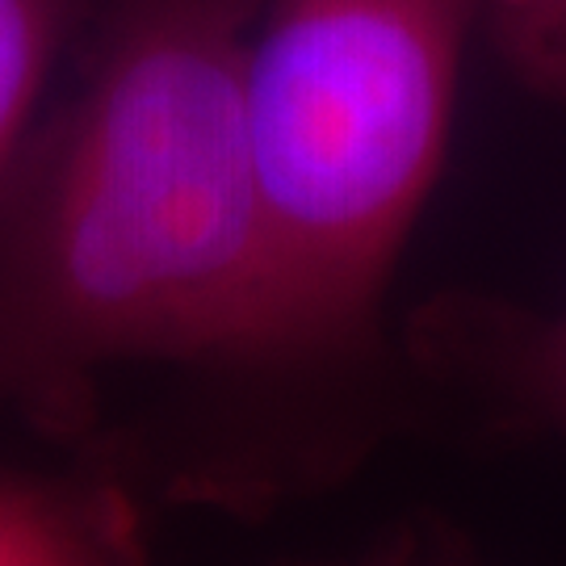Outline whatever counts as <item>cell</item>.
Returning <instances> with one entry per match:
<instances>
[{
	"mask_svg": "<svg viewBox=\"0 0 566 566\" xmlns=\"http://www.w3.org/2000/svg\"><path fill=\"white\" fill-rule=\"evenodd\" d=\"M261 0H118L0 202V407L76 420L102 374L252 365L269 252L243 63Z\"/></svg>",
	"mask_w": 566,
	"mask_h": 566,
	"instance_id": "1",
	"label": "cell"
},
{
	"mask_svg": "<svg viewBox=\"0 0 566 566\" xmlns=\"http://www.w3.org/2000/svg\"><path fill=\"white\" fill-rule=\"evenodd\" d=\"M470 0H261L243 93L261 189L264 369L374 348L446 168Z\"/></svg>",
	"mask_w": 566,
	"mask_h": 566,
	"instance_id": "2",
	"label": "cell"
},
{
	"mask_svg": "<svg viewBox=\"0 0 566 566\" xmlns=\"http://www.w3.org/2000/svg\"><path fill=\"white\" fill-rule=\"evenodd\" d=\"M420 361L470 395L495 424L566 441V306H525L449 294L416 319Z\"/></svg>",
	"mask_w": 566,
	"mask_h": 566,
	"instance_id": "3",
	"label": "cell"
},
{
	"mask_svg": "<svg viewBox=\"0 0 566 566\" xmlns=\"http://www.w3.org/2000/svg\"><path fill=\"white\" fill-rule=\"evenodd\" d=\"M0 566H151L114 483L0 465Z\"/></svg>",
	"mask_w": 566,
	"mask_h": 566,
	"instance_id": "4",
	"label": "cell"
},
{
	"mask_svg": "<svg viewBox=\"0 0 566 566\" xmlns=\"http://www.w3.org/2000/svg\"><path fill=\"white\" fill-rule=\"evenodd\" d=\"M72 13L76 0H0V202L25 160L34 109Z\"/></svg>",
	"mask_w": 566,
	"mask_h": 566,
	"instance_id": "5",
	"label": "cell"
},
{
	"mask_svg": "<svg viewBox=\"0 0 566 566\" xmlns=\"http://www.w3.org/2000/svg\"><path fill=\"white\" fill-rule=\"evenodd\" d=\"M507 63L566 102V0H486Z\"/></svg>",
	"mask_w": 566,
	"mask_h": 566,
	"instance_id": "6",
	"label": "cell"
},
{
	"mask_svg": "<svg viewBox=\"0 0 566 566\" xmlns=\"http://www.w3.org/2000/svg\"><path fill=\"white\" fill-rule=\"evenodd\" d=\"M390 566H483L462 537L446 528L424 533V528H403L390 533Z\"/></svg>",
	"mask_w": 566,
	"mask_h": 566,
	"instance_id": "7",
	"label": "cell"
},
{
	"mask_svg": "<svg viewBox=\"0 0 566 566\" xmlns=\"http://www.w3.org/2000/svg\"><path fill=\"white\" fill-rule=\"evenodd\" d=\"M327 566H390V537H386V542H374L369 549L344 558V563H327Z\"/></svg>",
	"mask_w": 566,
	"mask_h": 566,
	"instance_id": "8",
	"label": "cell"
}]
</instances>
